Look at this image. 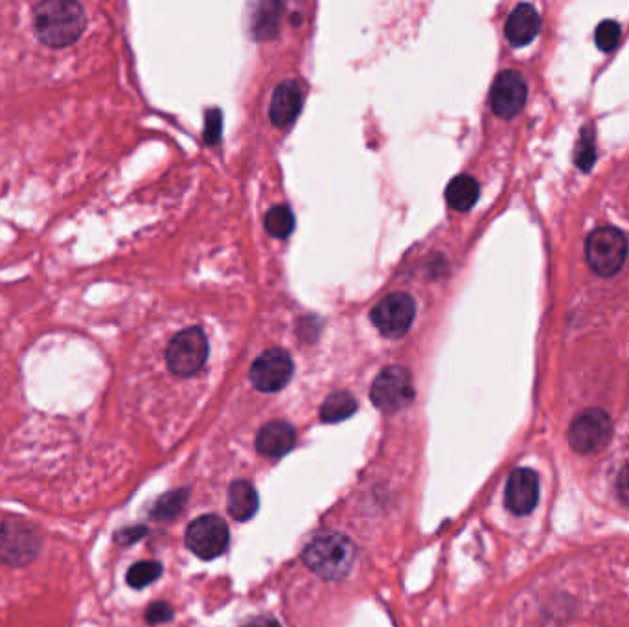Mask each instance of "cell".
Instances as JSON below:
<instances>
[{
	"instance_id": "cell-11",
	"label": "cell",
	"mask_w": 629,
	"mask_h": 627,
	"mask_svg": "<svg viewBox=\"0 0 629 627\" xmlns=\"http://www.w3.org/2000/svg\"><path fill=\"white\" fill-rule=\"evenodd\" d=\"M293 368V359L286 350H267L252 363V385L262 392H278L289 383Z\"/></svg>"
},
{
	"instance_id": "cell-13",
	"label": "cell",
	"mask_w": 629,
	"mask_h": 627,
	"mask_svg": "<svg viewBox=\"0 0 629 627\" xmlns=\"http://www.w3.org/2000/svg\"><path fill=\"white\" fill-rule=\"evenodd\" d=\"M304 94L302 87L297 81H284L276 87L271 107H269V118L276 127L291 126L297 120L298 113L302 111Z\"/></svg>"
},
{
	"instance_id": "cell-10",
	"label": "cell",
	"mask_w": 629,
	"mask_h": 627,
	"mask_svg": "<svg viewBox=\"0 0 629 627\" xmlns=\"http://www.w3.org/2000/svg\"><path fill=\"white\" fill-rule=\"evenodd\" d=\"M528 87L525 78L515 70H503L493 81L490 105L499 118L510 120L523 111L527 103Z\"/></svg>"
},
{
	"instance_id": "cell-26",
	"label": "cell",
	"mask_w": 629,
	"mask_h": 627,
	"mask_svg": "<svg viewBox=\"0 0 629 627\" xmlns=\"http://www.w3.org/2000/svg\"><path fill=\"white\" fill-rule=\"evenodd\" d=\"M221 137V113L212 111L206 118L205 138L208 144H216Z\"/></svg>"
},
{
	"instance_id": "cell-23",
	"label": "cell",
	"mask_w": 629,
	"mask_h": 627,
	"mask_svg": "<svg viewBox=\"0 0 629 627\" xmlns=\"http://www.w3.org/2000/svg\"><path fill=\"white\" fill-rule=\"evenodd\" d=\"M595 162V142H593V135L591 131H584L582 135V142L578 144L576 149V164L582 168V170H591Z\"/></svg>"
},
{
	"instance_id": "cell-1",
	"label": "cell",
	"mask_w": 629,
	"mask_h": 627,
	"mask_svg": "<svg viewBox=\"0 0 629 627\" xmlns=\"http://www.w3.org/2000/svg\"><path fill=\"white\" fill-rule=\"evenodd\" d=\"M35 37L48 48H67L80 39L87 28V15L80 2L46 0L32 12Z\"/></svg>"
},
{
	"instance_id": "cell-27",
	"label": "cell",
	"mask_w": 629,
	"mask_h": 627,
	"mask_svg": "<svg viewBox=\"0 0 629 627\" xmlns=\"http://www.w3.org/2000/svg\"><path fill=\"white\" fill-rule=\"evenodd\" d=\"M617 491L620 501L629 506V464L620 471L617 479Z\"/></svg>"
},
{
	"instance_id": "cell-22",
	"label": "cell",
	"mask_w": 629,
	"mask_h": 627,
	"mask_svg": "<svg viewBox=\"0 0 629 627\" xmlns=\"http://www.w3.org/2000/svg\"><path fill=\"white\" fill-rule=\"evenodd\" d=\"M620 24L615 21H604L598 24L595 32V43L602 52H613L620 43Z\"/></svg>"
},
{
	"instance_id": "cell-28",
	"label": "cell",
	"mask_w": 629,
	"mask_h": 627,
	"mask_svg": "<svg viewBox=\"0 0 629 627\" xmlns=\"http://www.w3.org/2000/svg\"><path fill=\"white\" fill-rule=\"evenodd\" d=\"M241 627H280V624L271 616H258V618H252L245 626Z\"/></svg>"
},
{
	"instance_id": "cell-8",
	"label": "cell",
	"mask_w": 629,
	"mask_h": 627,
	"mask_svg": "<svg viewBox=\"0 0 629 627\" xmlns=\"http://www.w3.org/2000/svg\"><path fill=\"white\" fill-rule=\"evenodd\" d=\"M186 547L197 558H218L229 547V526L218 515L197 517L186 530Z\"/></svg>"
},
{
	"instance_id": "cell-4",
	"label": "cell",
	"mask_w": 629,
	"mask_h": 627,
	"mask_svg": "<svg viewBox=\"0 0 629 627\" xmlns=\"http://www.w3.org/2000/svg\"><path fill=\"white\" fill-rule=\"evenodd\" d=\"M43 547V536L35 526L21 521L0 525V561L10 567H28Z\"/></svg>"
},
{
	"instance_id": "cell-5",
	"label": "cell",
	"mask_w": 629,
	"mask_h": 627,
	"mask_svg": "<svg viewBox=\"0 0 629 627\" xmlns=\"http://www.w3.org/2000/svg\"><path fill=\"white\" fill-rule=\"evenodd\" d=\"M208 359V341L203 330L188 328L173 337L166 350V363L175 376L197 374Z\"/></svg>"
},
{
	"instance_id": "cell-25",
	"label": "cell",
	"mask_w": 629,
	"mask_h": 627,
	"mask_svg": "<svg viewBox=\"0 0 629 627\" xmlns=\"http://www.w3.org/2000/svg\"><path fill=\"white\" fill-rule=\"evenodd\" d=\"M148 534V530H146V526H131V528H124V530H120L118 534L115 536V541L118 545H133V543H137L140 541L142 537Z\"/></svg>"
},
{
	"instance_id": "cell-18",
	"label": "cell",
	"mask_w": 629,
	"mask_h": 627,
	"mask_svg": "<svg viewBox=\"0 0 629 627\" xmlns=\"http://www.w3.org/2000/svg\"><path fill=\"white\" fill-rule=\"evenodd\" d=\"M355 411H357V401L350 392H333L332 396H328L322 403V422H343L350 416H354Z\"/></svg>"
},
{
	"instance_id": "cell-12",
	"label": "cell",
	"mask_w": 629,
	"mask_h": 627,
	"mask_svg": "<svg viewBox=\"0 0 629 627\" xmlns=\"http://www.w3.org/2000/svg\"><path fill=\"white\" fill-rule=\"evenodd\" d=\"M539 501V479L536 471L528 468L515 469L506 482L504 502L514 515H528Z\"/></svg>"
},
{
	"instance_id": "cell-17",
	"label": "cell",
	"mask_w": 629,
	"mask_h": 627,
	"mask_svg": "<svg viewBox=\"0 0 629 627\" xmlns=\"http://www.w3.org/2000/svg\"><path fill=\"white\" fill-rule=\"evenodd\" d=\"M479 183L469 175H458L451 183L447 184L446 199L451 208L455 210H469L479 199Z\"/></svg>"
},
{
	"instance_id": "cell-20",
	"label": "cell",
	"mask_w": 629,
	"mask_h": 627,
	"mask_svg": "<svg viewBox=\"0 0 629 627\" xmlns=\"http://www.w3.org/2000/svg\"><path fill=\"white\" fill-rule=\"evenodd\" d=\"M162 576V565L157 561H140L127 570V583L133 589H144Z\"/></svg>"
},
{
	"instance_id": "cell-2",
	"label": "cell",
	"mask_w": 629,
	"mask_h": 627,
	"mask_svg": "<svg viewBox=\"0 0 629 627\" xmlns=\"http://www.w3.org/2000/svg\"><path fill=\"white\" fill-rule=\"evenodd\" d=\"M355 558L357 550L352 539L333 530L317 534L302 552V559L308 569L328 582L346 578L350 570L354 569Z\"/></svg>"
},
{
	"instance_id": "cell-16",
	"label": "cell",
	"mask_w": 629,
	"mask_h": 627,
	"mask_svg": "<svg viewBox=\"0 0 629 627\" xmlns=\"http://www.w3.org/2000/svg\"><path fill=\"white\" fill-rule=\"evenodd\" d=\"M229 512L236 521H249L258 512V493L251 482L236 480L230 484Z\"/></svg>"
},
{
	"instance_id": "cell-24",
	"label": "cell",
	"mask_w": 629,
	"mask_h": 627,
	"mask_svg": "<svg viewBox=\"0 0 629 627\" xmlns=\"http://www.w3.org/2000/svg\"><path fill=\"white\" fill-rule=\"evenodd\" d=\"M173 618L172 605L166 604V602H155L148 607L146 611V620H148L149 626H159L164 622H170Z\"/></svg>"
},
{
	"instance_id": "cell-7",
	"label": "cell",
	"mask_w": 629,
	"mask_h": 627,
	"mask_svg": "<svg viewBox=\"0 0 629 627\" xmlns=\"http://www.w3.org/2000/svg\"><path fill=\"white\" fill-rule=\"evenodd\" d=\"M613 434V422L606 412L589 409L574 418L569 429V444L580 455H591L606 447Z\"/></svg>"
},
{
	"instance_id": "cell-15",
	"label": "cell",
	"mask_w": 629,
	"mask_h": 627,
	"mask_svg": "<svg viewBox=\"0 0 629 627\" xmlns=\"http://www.w3.org/2000/svg\"><path fill=\"white\" fill-rule=\"evenodd\" d=\"M541 28V17L538 10L532 4H519L514 12L510 13L504 34L508 43L512 46H525L534 41Z\"/></svg>"
},
{
	"instance_id": "cell-14",
	"label": "cell",
	"mask_w": 629,
	"mask_h": 627,
	"mask_svg": "<svg viewBox=\"0 0 629 627\" xmlns=\"http://www.w3.org/2000/svg\"><path fill=\"white\" fill-rule=\"evenodd\" d=\"M297 444V431L291 423L276 420L265 423L256 436V449L267 458H280L287 455Z\"/></svg>"
},
{
	"instance_id": "cell-9",
	"label": "cell",
	"mask_w": 629,
	"mask_h": 627,
	"mask_svg": "<svg viewBox=\"0 0 629 627\" xmlns=\"http://www.w3.org/2000/svg\"><path fill=\"white\" fill-rule=\"evenodd\" d=\"M414 317L416 304L412 297L405 293H392L389 297L383 298L370 313V319L379 333L389 339H400L411 330Z\"/></svg>"
},
{
	"instance_id": "cell-21",
	"label": "cell",
	"mask_w": 629,
	"mask_h": 627,
	"mask_svg": "<svg viewBox=\"0 0 629 627\" xmlns=\"http://www.w3.org/2000/svg\"><path fill=\"white\" fill-rule=\"evenodd\" d=\"M186 499H188V493H186V491H172V493L164 495V497H161V499L157 501V504L153 506L151 515H153L155 519H159V521L173 519V517H177L179 513L183 512Z\"/></svg>"
},
{
	"instance_id": "cell-6",
	"label": "cell",
	"mask_w": 629,
	"mask_h": 627,
	"mask_svg": "<svg viewBox=\"0 0 629 627\" xmlns=\"http://www.w3.org/2000/svg\"><path fill=\"white\" fill-rule=\"evenodd\" d=\"M370 399L379 411L398 412L414 399L411 372L403 366L385 368L370 388Z\"/></svg>"
},
{
	"instance_id": "cell-19",
	"label": "cell",
	"mask_w": 629,
	"mask_h": 627,
	"mask_svg": "<svg viewBox=\"0 0 629 627\" xmlns=\"http://www.w3.org/2000/svg\"><path fill=\"white\" fill-rule=\"evenodd\" d=\"M295 228V216L291 208L286 205H278L271 208L265 214V230L275 238H287Z\"/></svg>"
},
{
	"instance_id": "cell-3",
	"label": "cell",
	"mask_w": 629,
	"mask_h": 627,
	"mask_svg": "<svg viewBox=\"0 0 629 627\" xmlns=\"http://www.w3.org/2000/svg\"><path fill=\"white\" fill-rule=\"evenodd\" d=\"M628 238L615 227L598 228L585 240V260L598 276H615L628 258Z\"/></svg>"
}]
</instances>
